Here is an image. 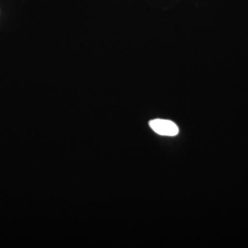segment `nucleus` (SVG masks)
Masks as SVG:
<instances>
[{
	"mask_svg": "<svg viewBox=\"0 0 248 248\" xmlns=\"http://www.w3.org/2000/svg\"><path fill=\"white\" fill-rule=\"evenodd\" d=\"M149 125L153 131L162 136H176L179 133L177 124L172 121L156 119L151 121Z\"/></svg>",
	"mask_w": 248,
	"mask_h": 248,
	"instance_id": "obj_1",
	"label": "nucleus"
}]
</instances>
